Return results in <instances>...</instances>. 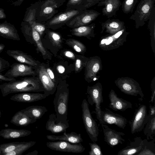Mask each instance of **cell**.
Here are the masks:
<instances>
[{"instance_id": "6da1fadb", "label": "cell", "mask_w": 155, "mask_h": 155, "mask_svg": "<svg viewBox=\"0 0 155 155\" xmlns=\"http://www.w3.org/2000/svg\"><path fill=\"white\" fill-rule=\"evenodd\" d=\"M0 89L3 97L14 93L44 91L41 82L34 77H25L4 83L0 85Z\"/></svg>"}, {"instance_id": "7bdbcfd3", "label": "cell", "mask_w": 155, "mask_h": 155, "mask_svg": "<svg viewBox=\"0 0 155 155\" xmlns=\"http://www.w3.org/2000/svg\"><path fill=\"white\" fill-rule=\"evenodd\" d=\"M45 23L36 21L31 25L40 35H41L46 29L47 27L45 25Z\"/></svg>"}, {"instance_id": "603a6c76", "label": "cell", "mask_w": 155, "mask_h": 155, "mask_svg": "<svg viewBox=\"0 0 155 155\" xmlns=\"http://www.w3.org/2000/svg\"><path fill=\"white\" fill-rule=\"evenodd\" d=\"M0 36L4 38L15 41L20 38L15 26L6 21L0 23Z\"/></svg>"}, {"instance_id": "f35d334b", "label": "cell", "mask_w": 155, "mask_h": 155, "mask_svg": "<svg viewBox=\"0 0 155 155\" xmlns=\"http://www.w3.org/2000/svg\"><path fill=\"white\" fill-rule=\"evenodd\" d=\"M31 27L32 38L37 45L38 49L42 55H45L46 54V52L43 46L40 35L32 26Z\"/></svg>"}, {"instance_id": "2e32d148", "label": "cell", "mask_w": 155, "mask_h": 155, "mask_svg": "<svg viewBox=\"0 0 155 155\" xmlns=\"http://www.w3.org/2000/svg\"><path fill=\"white\" fill-rule=\"evenodd\" d=\"M101 125L104 141L111 147L113 148L119 144H123L125 141L122 137L125 135L124 133L110 128L105 124Z\"/></svg>"}, {"instance_id": "d6a6232c", "label": "cell", "mask_w": 155, "mask_h": 155, "mask_svg": "<svg viewBox=\"0 0 155 155\" xmlns=\"http://www.w3.org/2000/svg\"><path fill=\"white\" fill-rule=\"evenodd\" d=\"M143 145L142 150L137 155H155L154 140L148 142L147 140H143Z\"/></svg>"}, {"instance_id": "4fadbf2b", "label": "cell", "mask_w": 155, "mask_h": 155, "mask_svg": "<svg viewBox=\"0 0 155 155\" xmlns=\"http://www.w3.org/2000/svg\"><path fill=\"white\" fill-rule=\"evenodd\" d=\"M46 145L51 150L68 153H81L85 149L80 143L72 144L69 142L64 141L48 142L46 143Z\"/></svg>"}, {"instance_id": "1f68e13d", "label": "cell", "mask_w": 155, "mask_h": 155, "mask_svg": "<svg viewBox=\"0 0 155 155\" xmlns=\"http://www.w3.org/2000/svg\"><path fill=\"white\" fill-rule=\"evenodd\" d=\"M146 125L144 134L147 140L153 139L155 134V115L150 117Z\"/></svg>"}, {"instance_id": "816d5d0a", "label": "cell", "mask_w": 155, "mask_h": 155, "mask_svg": "<svg viewBox=\"0 0 155 155\" xmlns=\"http://www.w3.org/2000/svg\"><path fill=\"white\" fill-rule=\"evenodd\" d=\"M57 69L58 72L60 73H63L65 71L64 68L62 65H59L57 67Z\"/></svg>"}, {"instance_id": "db71d44e", "label": "cell", "mask_w": 155, "mask_h": 155, "mask_svg": "<svg viewBox=\"0 0 155 155\" xmlns=\"http://www.w3.org/2000/svg\"><path fill=\"white\" fill-rule=\"evenodd\" d=\"M24 0H18L17 1L13 3L15 5H19L22 3Z\"/></svg>"}, {"instance_id": "bcb514c9", "label": "cell", "mask_w": 155, "mask_h": 155, "mask_svg": "<svg viewBox=\"0 0 155 155\" xmlns=\"http://www.w3.org/2000/svg\"><path fill=\"white\" fill-rule=\"evenodd\" d=\"M151 88L152 90V94L150 97V102L153 103L155 101V80L152 82L151 84Z\"/></svg>"}, {"instance_id": "d4e9b609", "label": "cell", "mask_w": 155, "mask_h": 155, "mask_svg": "<svg viewBox=\"0 0 155 155\" xmlns=\"http://www.w3.org/2000/svg\"><path fill=\"white\" fill-rule=\"evenodd\" d=\"M144 143L143 140L140 137L134 138L133 141L129 145L120 150L117 155H137L142 149Z\"/></svg>"}, {"instance_id": "9a60e30c", "label": "cell", "mask_w": 155, "mask_h": 155, "mask_svg": "<svg viewBox=\"0 0 155 155\" xmlns=\"http://www.w3.org/2000/svg\"><path fill=\"white\" fill-rule=\"evenodd\" d=\"M102 124H114L117 127L124 129L127 123V119L122 116L112 112L107 108L101 112Z\"/></svg>"}, {"instance_id": "9f6ffc18", "label": "cell", "mask_w": 155, "mask_h": 155, "mask_svg": "<svg viewBox=\"0 0 155 155\" xmlns=\"http://www.w3.org/2000/svg\"><path fill=\"white\" fill-rule=\"evenodd\" d=\"M1 110H0V118L1 117Z\"/></svg>"}, {"instance_id": "3957f363", "label": "cell", "mask_w": 155, "mask_h": 155, "mask_svg": "<svg viewBox=\"0 0 155 155\" xmlns=\"http://www.w3.org/2000/svg\"><path fill=\"white\" fill-rule=\"evenodd\" d=\"M66 0L41 1L36 15V21L46 22L58 13L57 9L62 6Z\"/></svg>"}, {"instance_id": "ffe728a7", "label": "cell", "mask_w": 155, "mask_h": 155, "mask_svg": "<svg viewBox=\"0 0 155 155\" xmlns=\"http://www.w3.org/2000/svg\"><path fill=\"white\" fill-rule=\"evenodd\" d=\"M6 53L19 63L31 66L33 67L38 65L37 62L31 56L22 51L18 50H8Z\"/></svg>"}, {"instance_id": "4dcf8cb0", "label": "cell", "mask_w": 155, "mask_h": 155, "mask_svg": "<svg viewBox=\"0 0 155 155\" xmlns=\"http://www.w3.org/2000/svg\"><path fill=\"white\" fill-rule=\"evenodd\" d=\"M41 1L39 0L27 8L24 19V21L28 22L30 25L36 21L37 13Z\"/></svg>"}, {"instance_id": "74e56055", "label": "cell", "mask_w": 155, "mask_h": 155, "mask_svg": "<svg viewBox=\"0 0 155 155\" xmlns=\"http://www.w3.org/2000/svg\"><path fill=\"white\" fill-rule=\"evenodd\" d=\"M148 20V27L150 31L151 45L153 47V43L154 44L155 38V9L153 10Z\"/></svg>"}, {"instance_id": "484cf974", "label": "cell", "mask_w": 155, "mask_h": 155, "mask_svg": "<svg viewBox=\"0 0 155 155\" xmlns=\"http://www.w3.org/2000/svg\"><path fill=\"white\" fill-rule=\"evenodd\" d=\"M63 132L61 135H47L46 137L50 140L64 141L73 143H79L83 141L80 134H78L74 132L67 133L66 131Z\"/></svg>"}, {"instance_id": "f5cc1de1", "label": "cell", "mask_w": 155, "mask_h": 155, "mask_svg": "<svg viewBox=\"0 0 155 155\" xmlns=\"http://www.w3.org/2000/svg\"><path fill=\"white\" fill-rule=\"evenodd\" d=\"M38 153V152L37 150H35L25 155H37Z\"/></svg>"}, {"instance_id": "5bb4252c", "label": "cell", "mask_w": 155, "mask_h": 155, "mask_svg": "<svg viewBox=\"0 0 155 155\" xmlns=\"http://www.w3.org/2000/svg\"><path fill=\"white\" fill-rule=\"evenodd\" d=\"M10 69L4 75L10 78H15L27 76H34L35 72L33 67L21 63H15L10 66Z\"/></svg>"}, {"instance_id": "d590c367", "label": "cell", "mask_w": 155, "mask_h": 155, "mask_svg": "<svg viewBox=\"0 0 155 155\" xmlns=\"http://www.w3.org/2000/svg\"><path fill=\"white\" fill-rule=\"evenodd\" d=\"M66 43L78 52L82 53L84 52L86 50V48L83 44L74 39L67 40Z\"/></svg>"}, {"instance_id": "c3c4849f", "label": "cell", "mask_w": 155, "mask_h": 155, "mask_svg": "<svg viewBox=\"0 0 155 155\" xmlns=\"http://www.w3.org/2000/svg\"><path fill=\"white\" fill-rule=\"evenodd\" d=\"M64 55L67 57L72 59L75 58V56L74 53L70 51H66L64 52Z\"/></svg>"}, {"instance_id": "ac0fdd59", "label": "cell", "mask_w": 155, "mask_h": 155, "mask_svg": "<svg viewBox=\"0 0 155 155\" xmlns=\"http://www.w3.org/2000/svg\"><path fill=\"white\" fill-rule=\"evenodd\" d=\"M108 97L110 101L109 107L114 110L124 111L132 108L131 102L118 97L113 89L111 90Z\"/></svg>"}, {"instance_id": "e575fe53", "label": "cell", "mask_w": 155, "mask_h": 155, "mask_svg": "<svg viewBox=\"0 0 155 155\" xmlns=\"http://www.w3.org/2000/svg\"><path fill=\"white\" fill-rule=\"evenodd\" d=\"M36 143L35 141H30L25 142L15 150L6 153L4 155H21L23 153L33 146Z\"/></svg>"}, {"instance_id": "b9f144b4", "label": "cell", "mask_w": 155, "mask_h": 155, "mask_svg": "<svg viewBox=\"0 0 155 155\" xmlns=\"http://www.w3.org/2000/svg\"><path fill=\"white\" fill-rule=\"evenodd\" d=\"M89 144L91 149L88 152L89 155H103L100 147L96 143H90Z\"/></svg>"}, {"instance_id": "7a4b0ae2", "label": "cell", "mask_w": 155, "mask_h": 155, "mask_svg": "<svg viewBox=\"0 0 155 155\" xmlns=\"http://www.w3.org/2000/svg\"><path fill=\"white\" fill-rule=\"evenodd\" d=\"M69 90L66 86L58 87L53 101L56 123L68 122L67 120Z\"/></svg>"}, {"instance_id": "11a10c76", "label": "cell", "mask_w": 155, "mask_h": 155, "mask_svg": "<svg viewBox=\"0 0 155 155\" xmlns=\"http://www.w3.org/2000/svg\"><path fill=\"white\" fill-rule=\"evenodd\" d=\"M5 47V46L4 44L0 43V53L3 50Z\"/></svg>"}, {"instance_id": "7402d4cb", "label": "cell", "mask_w": 155, "mask_h": 155, "mask_svg": "<svg viewBox=\"0 0 155 155\" xmlns=\"http://www.w3.org/2000/svg\"><path fill=\"white\" fill-rule=\"evenodd\" d=\"M56 114L54 113L50 114L46 123L45 127L46 130L53 134H57L64 132L69 127L68 122L56 123Z\"/></svg>"}, {"instance_id": "8d00e7d4", "label": "cell", "mask_w": 155, "mask_h": 155, "mask_svg": "<svg viewBox=\"0 0 155 155\" xmlns=\"http://www.w3.org/2000/svg\"><path fill=\"white\" fill-rule=\"evenodd\" d=\"M138 0H124L122 4V10L124 13H132Z\"/></svg>"}, {"instance_id": "60d3db41", "label": "cell", "mask_w": 155, "mask_h": 155, "mask_svg": "<svg viewBox=\"0 0 155 155\" xmlns=\"http://www.w3.org/2000/svg\"><path fill=\"white\" fill-rule=\"evenodd\" d=\"M102 0H83L78 8V9L85 10L98 3Z\"/></svg>"}, {"instance_id": "277c9868", "label": "cell", "mask_w": 155, "mask_h": 155, "mask_svg": "<svg viewBox=\"0 0 155 155\" xmlns=\"http://www.w3.org/2000/svg\"><path fill=\"white\" fill-rule=\"evenodd\" d=\"M155 0H141L134 13L130 19L135 22V28H138L144 25L149 20L155 7Z\"/></svg>"}, {"instance_id": "5b68a950", "label": "cell", "mask_w": 155, "mask_h": 155, "mask_svg": "<svg viewBox=\"0 0 155 155\" xmlns=\"http://www.w3.org/2000/svg\"><path fill=\"white\" fill-rule=\"evenodd\" d=\"M129 34L125 27L114 34H109L102 36L99 41V46L104 51L111 50L118 48L126 41Z\"/></svg>"}, {"instance_id": "ba28073f", "label": "cell", "mask_w": 155, "mask_h": 155, "mask_svg": "<svg viewBox=\"0 0 155 155\" xmlns=\"http://www.w3.org/2000/svg\"><path fill=\"white\" fill-rule=\"evenodd\" d=\"M84 10L67 7L64 11L57 14L45 22V25L48 28L57 29L65 25L70 20L82 12Z\"/></svg>"}, {"instance_id": "52a82bcc", "label": "cell", "mask_w": 155, "mask_h": 155, "mask_svg": "<svg viewBox=\"0 0 155 155\" xmlns=\"http://www.w3.org/2000/svg\"><path fill=\"white\" fill-rule=\"evenodd\" d=\"M102 86L101 84L99 82L96 83L92 86H88L87 89V102L91 105L94 104L95 113L96 117L100 123L102 124L101 118V104L104 100L102 96Z\"/></svg>"}, {"instance_id": "83f0119b", "label": "cell", "mask_w": 155, "mask_h": 155, "mask_svg": "<svg viewBox=\"0 0 155 155\" xmlns=\"http://www.w3.org/2000/svg\"><path fill=\"white\" fill-rule=\"evenodd\" d=\"M95 24L93 23L89 25L73 28L70 31L73 35L78 37H86L90 38L95 36Z\"/></svg>"}, {"instance_id": "9c48e42d", "label": "cell", "mask_w": 155, "mask_h": 155, "mask_svg": "<svg viewBox=\"0 0 155 155\" xmlns=\"http://www.w3.org/2000/svg\"><path fill=\"white\" fill-rule=\"evenodd\" d=\"M114 83L120 91L126 94L135 96L139 95L141 97L144 96L138 83L132 78L127 77L119 78Z\"/></svg>"}, {"instance_id": "f6af8a7d", "label": "cell", "mask_w": 155, "mask_h": 155, "mask_svg": "<svg viewBox=\"0 0 155 155\" xmlns=\"http://www.w3.org/2000/svg\"><path fill=\"white\" fill-rule=\"evenodd\" d=\"M86 63H83L82 60L78 58L76 59L75 64V70L76 72H79L82 68L84 64H86Z\"/></svg>"}, {"instance_id": "f907efd6", "label": "cell", "mask_w": 155, "mask_h": 155, "mask_svg": "<svg viewBox=\"0 0 155 155\" xmlns=\"http://www.w3.org/2000/svg\"><path fill=\"white\" fill-rule=\"evenodd\" d=\"M6 15L4 12V10L0 8V19L5 18Z\"/></svg>"}, {"instance_id": "44dd1931", "label": "cell", "mask_w": 155, "mask_h": 155, "mask_svg": "<svg viewBox=\"0 0 155 155\" xmlns=\"http://www.w3.org/2000/svg\"><path fill=\"white\" fill-rule=\"evenodd\" d=\"M47 97L44 94L26 92L16 94L12 96L10 99L19 102L31 103L42 100Z\"/></svg>"}, {"instance_id": "d6986e66", "label": "cell", "mask_w": 155, "mask_h": 155, "mask_svg": "<svg viewBox=\"0 0 155 155\" xmlns=\"http://www.w3.org/2000/svg\"><path fill=\"white\" fill-rule=\"evenodd\" d=\"M121 5L120 0H102L98 3L97 6H104L102 9V15L109 18L116 15Z\"/></svg>"}, {"instance_id": "8fae6325", "label": "cell", "mask_w": 155, "mask_h": 155, "mask_svg": "<svg viewBox=\"0 0 155 155\" xmlns=\"http://www.w3.org/2000/svg\"><path fill=\"white\" fill-rule=\"evenodd\" d=\"M149 117L147 113L146 106L144 104L140 105L136 111L130 122L131 134L142 131Z\"/></svg>"}, {"instance_id": "f1b7e54d", "label": "cell", "mask_w": 155, "mask_h": 155, "mask_svg": "<svg viewBox=\"0 0 155 155\" xmlns=\"http://www.w3.org/2000/svg\"><path fill=\"white\" fill-rule=\"evenodd\" d=\"M21 110L29 117L37 120L41 118L47 112L48 109L44 106L33 105Z\"/></svg>"}, {"instance_id": "8992f818", "label": "cell", "mask_w": 155, "mask_h": 155, "mask_svg": "<svg viewBox=\"0 0 155 155\" xmlns=\"http://www.w3.org/2000/svg\"><path fill=\"white\" fill-rule=\"evenodd\" d=\"M81 107L82 118L86 131L91 141L96 142L98 140V128L97 123L92 116L89 104L86 99L83 100Z\"/></svg>"}, {"instance_id": "ab89813d", "label": "cell", "mask_w": 155, "mask_h": 155, "mask_svg": "<svg viewBox=\"0 0 155 155\" xmlns=\"http://www.w3.org/2000/svg\"><path fill=\"white\" fill-rule=\"evenodd\" d=\"M45 31L53 43L57 46H59L61 42L60 35L56 32L48 29H46Z\"/></svg>"}, {"instance_id": "7c38bea8", "label": "cell", "mask_w": 155, "mask_h": 155, "mask_svg": "<svg viewBox=\"0 0 155 155\" xmlns=\"http://www.w3.org/2000/svg\"><path fill=\"white\" fill-rule=\"evenodd\" d=\"M85 79L88 82L98 79L97 74L102 70V61L100 57L95 56L90 57L85 65Z\"/></svg>"}, {"instance_id": "4316f807", "label": "cell", "mask_w": 155, "mask_h": 155, "mask_svg": "<svg viewBox=\"0 0 155 155\" xmlns=\"http://www.w3.org/2000/svg\"><path fill=\"white\" fill-rule=\"evenodd\" d=\"M31 133L29 130L8 128L0 130V137L7 139H15L27 136Z\"/></svg>"}, {"instance_id": "e0dca14e", "label": "cell", "mask_w": 155, "mask_h": 155, "mask_svg": "<svg viewBox=\"0 0 155 155\" xmlns=\"http://www.w3.org/2000/svg\"><path fill=\"white\" fill-rule=\"evenodd\" d=\"M38 72L44 94L47 97L53 94L55 90V85L48 75L46 69L43 66H40L38 68Z\"/></svg>"}, {"instance_id": "ee69618b", "label": "cell", "mask_w": 155, "mask_h": 155, "mask_svg": "<svg viewBox=\"0 0 155 155\" xmlns=\"http://www.w3.org/2000/svg\"><path fill=\"white\" fill-rule=\"evenodd\" d=\"M83 0H68L66 4L67 7L78 9Z\"/></svg>"}, {"instance_id": "836d02e7", "label": "cell", "mask_w": 155, "mask_h": 155, "mask_svg": "<svg viewBox=\"0 0 155 155\" xmlns=\"http://www.w3.org/2000/svg\"><path fill=\"white\" fill-rule=\"evenodd\" d=\"M25 142H12L4 143L0 145V155L13 151L23 144Z\"/></svg>"}, {"instance_id": "7dc6e473", "label": "cell", "mask_w": 155, "mask_h": 155, "mask_svg": "<svg viewBox=\"0 0 155 155\" xmlns=\"http://www.w3.org/2000/svg\"><path fill=\"white\" fill-rule=\"evenodd\" d=\"M155 115V104L153 106L150 105V110L148 114L149 117Z\"/></svg>"}, {"instance_id": "cb8c5ba5", "label": "cell", "mask_w": 155, "mask_h": 155, "mask_svg": "<svg viewBox=\"0 0 155 155\" xmlns=\"http://www.w3.org/2000/svg\"><path fill=\"white\" fill-rule=\"evenodd\" d=\"M102 33L104 31L109 34H114L125 27L124 22L118 19H109L101 24Z\"/></svg>"}, {"instance_id": "30bf717a", "label": "cell", "mask_w": 155, "mask_h": 155, "mask_svg": "<svg viewBox=\"0 0 155 155\" xmlns=\"http://www.w3.org/2000/svg\"><path fill=\"white\" fill-rule=\"evenodd\" d=\"M100 14V13L94 10L87 9L71 19L65 25L72 28L87 25Z\"/></svg>"}, {"instance_id": "f546056e", "label": "cell", "mask_w": 155, "mask_h": 155, "mask_svg": "<svg viewBox=\"0 0 155 155\" xmlns=\"http://www.w3.org/2000/svg\"><path fill=\"white\" fill-rule=\"evenodd\" d=\"M37 120L29 117L20 110L12 117L10 122L18 126L25 127L35 122Z\"/></svg>"}, {"instance_id": "681fc988", "label": "cell", "mask_w": 155, "mask_h": 155, "mask_svg": "<svg viewBox=\"0 0 155 155\" xmlns=\"http://www.w3.org/2000/svg\"><path fill=\"white\" fill-rule=\"evenodd\" d=\"M47 72L50 78L54 81V75L52 71L50 68H47L46 69Z\"/></svg>"}]
</instances>
